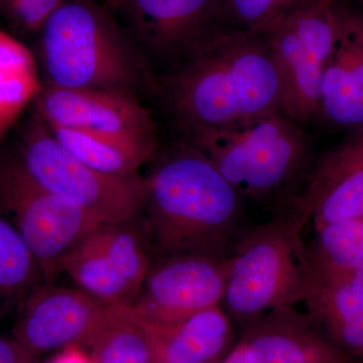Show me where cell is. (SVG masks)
<instances>
[{
  "mask_svg": "<svg viewBox=\"0 0 363 363\" xmlns=\"http://www.w3.org/2000/svg\"><path fill=\"white\" fill-rule=\"evenodd\" d=\"M142 218L155 257L230 259L250 230L240 193L197 147L178 143L152 157Z\"/></svg>",
  "mask_w": 363,
  "mask_h": 363,
  "instance_id": "6da1fadb",
  "label": "cell"
},
{
  "mask_svg": "<svg viewBox=\"0 0 363 363\" xmlns=\"http://www.w3.org/2000/svg\"><path fill=\"white\" fill-rule=\"evenodd\" d=\"M152 91L185 133L281 111L283 94L269 33L231 28L154 78Z\"/></svg>",
  "mask_w": 363,
  "mask_h": 363,
  "instance_id": "7a4b0ae2",
  "label": "cell"
},
{
  "mask_svg": "<svg viewBox=\"0 0 363 363\" xmlns=\"http://www.w3.org/2000/svg\"><path fill=\"white\" fill-rule=\"evenodd\" d=\"M47 84L63 89L152 90L154 77L130 33L92 0H65L40 30Z\"/></svg>",
  "mask_w": 363,
  "mask_h": 363,
  "instance_id": "3957f363",
  "label": "cell"
},
{
  "mask_svg": "<svg viewBox=\"0 0 363 363\" xmlns=\"http://www.w3.org/2000/svg\"><path fill=\"white\" fill-rule=\"evenodd\" d=\"M185 133L241 197L276 210L294 195L311 155L309 135L281 111Z\"/></svg>",
  "mask_w": 363,
  "mask_h": 363,
  "instance_id": "277c9868",
  "label": "cell"
},
{
  "mask_svg": "<svg viewBox=\"0 0 363 363\" xmlns=\"http://www.w3.org/2000/svg\"><path fill=\"white\" fill-rule=\"evenodd\" d=\"M300 233L281 212L264 225L250 227L231 259L221 302L229 317L252 321L269 310L304 302L309 269Z\"/></svg>",
  "mask_w": 363,
  "mask_h": 363,
  "instance_id": "5b68a950",
  "label": "cell"
},
{
  "mask_svg": "<svg viewBox=\"0 0 363 363\" xmlns=\"http://www.w3.org/2000/svg\"><path fill=\"white\" fill-rule=\"evenodd\" d=\"M18 156L33 180L101 224L142 213L143 177L109 175L91 168L62 147L37 111L21 131Z\"/></svg>",
  "mask_w": 363,
  "mask_h": 363,
  "instance_id": "8992f818",
  "label": "cell"
},
{
  "mask_svg": "<svg viewBox=\"0 0 363 363\" xmlns=\"http://www.w3.org/2000/svg\"><path fill=\"white\" fill-rule=\"evenodd\" d=\"M0 214L35 255L47 281L59 274L67 252L101 224L33 180L18 154L0 152Z\"/></svg>",
  "mask_w": 363,
  "mask_h": 363,
  "instance_id": "52a82bcc",
  "label": "cell"
},
{
  "mask_svg": "<svg viewBox=\"0 0 363 363\" xmlns=\"http://www.w3.org/2000/svg\"><path fill=\"white\" fill-rule=\"evenodd\" d=\"M339 0H314L269 33L281 83V112L306 124L319 116L325 67L339 23Z\"/></svg>",
  "mask_w": 363,
  "mask_h": 363,
  "instance_id": "ba28073f",
  "label": "cell"
},
{
  "mask_svg": "<svg viewBox=\"0 0 363 363\" xmlns=\"http://www.w3.org/2000/svg\"><path fill=\"white\" fill-rule=\"evenodd\" d=\"M152 259L140 213L130 220L95 227L67 252L59 272L105 305L131 304Z\"/></svg>",
  "mask_w": 363,
  "mask_h": 363,
  "instance_id": "9c48e42d",
  "label": "cell"
},
{
  "mask_svg": "<svg viewBox=\"0 0 363 363\" xmlns=\"http://www.w3.org/2000/svg\"><path fill=\"white\" fill-rule=\"evenodd\" d=\"M121 9L147 66L156 62L164 73L229 28L222 0H126Z\"/></svg>",
  "mask_w": 363,
  "mask_h": 363,
  "instance_id": "30bf717a",
  "label": "cell"
},
{
  "mask_svg": "<svg viewBox=\"0 0 363 363\" xmlns=\"http://www.w3.org/2000/svg\"><path fill=\"white\" fill-rule=\"evenodd\" d=\"M231 259L199 255L155 257L131 307L147 321L173 322L221 306Z\"/></svg>",
  "mask_w": 363,
  "mask_h": 363,
  "instance_id": "8fae6325",
  "label": "cell"
},
{
  "mask_svg": "<svg viewBox=\"0 0 363 363\" xmlns=\"http://www.w3.org/2000/svg\"><path fill=\"white\" fill-rule=\"evenodd\" d=\"M35 100L37 112L49 128L157 145L156 123L135 95L45 84Z\"/></svg>",
  "mask_w": 363,
  "mask_h": 363,
  "instance_id": "7c38bea8",
  "label": "cell"
},
{
  "mask_svg": "<svg viewBox=\"0 0 363 363\" xmlns=\"http://www.w3.org/2000/svg\"><path fill=\"white\" fill-rule=\"evenodd\" d=\"M107 306L79 288L45 281L16 312L13 337L35 357L69 346L87 348Z\"/></svg>",
  "mask_w": 363,
  "mask_h": 363,
  "instance_id": "4fadbf2b",
  "label": "cell"
},
{
  "mask_svg": "<svg viewBox=\"0 0 363 363\" xmlns=\"http://www.w3.org/2000/svg\"><path fill=\"white\" fill-rule=\"evenodd\" d=\"M318 116L341 128L363 126V16L341 4L337 35L322 79Z\"/></svg>",
  "mask_w": 363,
  "mask_h": 363,
  "instance_id": "5bb4252c",
  "label": "cell"
},
{
  "mask_svg": "<svg viewBox=\"0 0 363 363\" xmlns=\"http://www.w3.org/2000/svg\"><path fill=\"white\" fill-rule=\"evenodd\" d=\"M155 360L162 363H212L231 338L230 317L221 306L173 322L143 319Z\"/></svg>",
  "mask_w": 363,
  "mask_h": 363,
  "instance_id": "9a60e30c",
  "label": "cell"
},
{
  "mask_svg": "<svg viewBox=\"0 0 363 363\" xmlns=\"http://www.w3.org/2000/svg\"><path fill=\"white\" fill-rule=\"evenodd\" d=\"M252 320L259 324L242 344L247 363H336L342 358L320 339L306 335L311 318L294 306L269 310Z\"/></svg>",
  "mask_w": 363,
  "mask_h": 363,
  "instance_id": "2e32d148",
  "label": "cell"
},
{
  "mask_svg": "<svg viewBox=\"0 0 363 363\" xmlns=\"http://www.w3.org/2000/svg\"><path fill=\"white\" fill-rule=\"evenodd\" d=\"M334 343L363 358V292L344 277L309 271L304 302Z\"/></svg>",
  "mask_w": 363,
  "mask_h": 363,
  "instance_id": "e0dca14e",
  "label": "cell"
},
{
  "mask_svg": "<svg viewBox=\"0 0 363 363\" xmlns=\"http://www.w3.org/2000/svg\"><path fill=\"white\" fill-rule=\"evenodd\" d=\"M42 87L32 52L0 30V152L9 131Z\"/></svg>",
  "mask_w": 363,
  "mask_h": 363,
  "instance_id": "ac0fdd59",
  "label": "cell"
},
{
  "mask_svg": "<svg viewBox=\"0 0 363 363\" xmlns=\"http://www.w3.org/2000/svg\"><path fill=\"white\" fill-rule=\"evenodd\" d=\"M49 130L71 155L91 168L109 175L138 174V169L152 161L157 152V145L152 143L126 142L67 128Z\"/></svg>",
  "mask_w": 363,
  "mask_h": 363,
  "instance_id": "d6986e66",
  "label": "cell"
},
{
  "mask_svg": "<svg viewBox=\"0 0 363 363\" xmlns=\"http://www.w3.org/2000/svg\"><path fill=\"white\" fill-rule=\"evenodd\" d=\"M87 348L92 363H152L155 360L142 320L130 304L107 306Z\"/></svg>",
  "mask_w": 363,
  "mask_h": 363,
  "instance_id": "ffe728a7",
  "label": "cell"
},
{
  "mask_svg": "<svg viewBox=\"0 0 363 363\" xmlns=\"http://www.w3.org/2000/svg\"><path fill=\"white\" fill-rule=\"evenodd\" d=\"M45 281L35 255L11 222L0 214V320L18 312Z\"/></svg>",
  "mask_w": 363,
  "mask_h": 363,
  "instance_id": "44dd1931",
  "label": "cell"
},
{
  "mask_svg": "<svg viewBox=\"0 0 363 363\" xmlns=\"http://www.w3.org/2000/svg\"><path fill=\"white\" fill-rule=\"evenodd\" d=\"M308 269L347 276L363 266V216L343 219L316 230L305 247Z\"/></svg>",
  "mask_w": 363,
  "mask_h": 363,
  "instance_id": "7402d4cb",
  "label": "cell"
},
{
  "mask_svg": "<svg viewBox=\"0 0 363 363\" xmlns=\"http://www.w3.org/2000/svg\"><path fill=\"white\" fill-rule=\"evenodd\" d=\"M363 168V126L351 138L334 147L319 162L306 179V187L301 194L294 195L290 205L301 219L308 222L313 203L332 185Z\"/></svg>",
  "mask_w": 363,
  "mask_h": 363,
  "instance_id": "603a6c76",
  "label": "cell"
},
{
  "mask_svg": "<svg viewBox=\"0 0 363 363\" xmlns=\"http://www.w3.org/2000/svg\"><path fill=\"white\" fill-rule=\"evenodd\" d=\"M314 0H222L227 26L271 33L289 16Z\"/></svg>",
  "mask_w": 363,
  "mask_h": 363,
  "instance_id": "cb8c5ba5",
  "label": "cell"
},
{
  "mask_svg": "<svg viewBox=\"0 0 363 363\" xmlns=\"http://www.w3.org/2000/svg\"><path fill=\"white\" fill-rule=\"evenodd\" d=\"M363 216V168L344 177L324 191L309 211L315 230L343 219Z\"/></svg>",
  "mask_w": 363,
  "mask_h": 363,
  "instance_id": "d4e9b609",
  "label": "cell"
},
{
  "mask_svg": "<svg viewBox=\"0 0 363 363\" xmlns=\"http://www.w3.org/2000/svg\"><path fill=\"white\" fill-rule=\"evenodd\" d=\"M35 358L13 337L0 336V363H33Z\"/></svg>",
  "mask_w": 363,
  "mask_h": 363,
  "instance_id": "484cf974",
  "label": "cell"
},
{
  "mask_svg": "<svg viewBox=\"0 0 363 363\" xmlns=\"http://www.w3.org/2000/svg\"><path fill=\"white\" fill-rule=\"evenodd\" d=\"M49 363H92L89 353L80 346H69Z\"/></svg>",
  "mask_w": 363,
  "mask_h": 363,
  "instance_id": "4316f807",
  "label": "cell"
},
{
  "mask_svg": "<svg viewBox=\"0 0 363 363\" xmlns=\"http://www.w3.org/2000/svg\"><path fill=\"white\" fill-rule=\"evenodd\" d=\"M340 277L347 279L353 286H357L358 290L363 292V266L360 267L359 269H355L354 272H350L347 276Z\"/></svg>",
  "mask_w": 363,
  "mask_h": 363,
  "instance_id": "83f0119b",
  "label": "cell"
},
{
  "mask_svg": "<svg viewBox=\"0 0 363 363\" xmlns=\"http://www.w3.org/2000/svg\"><path fill=\"white\" fill-rule=\"evenodd\" d=\"M223 363H247L242 345L238 346L226 357Z\"/></svg>",
  "mask_w": 363,
  "mask_h": 363,
  "instance_id": "f1b7e54d",
  "label": "cell"
},
{
  "mask_svg": "<svg viewBox=\"0 0 363 363\" xmlns=\"http://www.w3.org/2000/svg\"><path fill=\"white\" fill-rule=\"evenodd\" d=\"M126 0H105V4L111 9H119L125 4Z\"/></svg>",
  "mask_w": 363,
  "mask_h": 363,
  "instance_id": "f546056e",
  "label": "cell"
},
{
  "mask_svg": "<svg viewBox=\"0 0 363 363\" xmlns=\"http://www.w3.org/2000/svg\"><path fill=\"white\" fill-rule=\"evenodd\" d=\"M152 363H162V362H157V360H154V362H152Z\"/></svg>",
  "mask_w": 363,
  "mask_h": 363,
  "instance_id": "4dcf8cb0",
  "label": "cell"
},
{
  "mask_svg": "<svg viewBox=\"0 0 363 363\" xmlns=\"http://www.w3.org/2000/svg\"><path fill=\"white\" fill-rule=\"evenodd\" d=\"M357 1L360 2V4H363V0H357Z\"/></svg>",
  "mask_w": 363,
  "mask_h": 363,
  "instance_id": "1f68e13d",
  "label": "cell"
},
{
  "mask_svg": "<svg viewBox=\"0 0 363 363\" xmlns=\"http://www.w3.org/2000/svg\"><path fill=\"white\" fill-rule=\"evenodd\" d=\"M4 1H6V0H4Z\"/></svg>",
  "mask_w": 363,
  "mask_h": 363,
  "instance_id": "d6a6232c",
  "label": "cell"
}]
</instances>
